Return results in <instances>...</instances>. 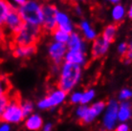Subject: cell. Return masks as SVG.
<instances>
[{
	"instance_id": "1",
	"label": "cell",
	"mask_w": 132,
	"mask_h": 131,
	"mask_svg": "<svg viewBox=\"0 0 132 131\" xmlns=\"http://www.w3.org/2000/svg\"><path fill=\"white\" fill-rule=\"evenodd\" d=\"M80 78H81V66L65 61L60 68L57 87L68 93L78 85Z\"/></svg>"
},
{
	"instance_id": "2",
	"label": "cell",
	"mask_w": 132,
	"mask_h": 131,
	"mask_svg": "<svg viewBox=\"0 0 132 131\" xmlns=\"http://www.w3.org/2000/svg\"><path fill=\"white\" fill-rule=\"evenodd\" d=\"M43 30L40 26L24 22L22 27L13 35V47L15 46L36 45L38 42Z\"/></svg>"
},
{
	"instance_id": "3",
	"label": "cell",
	"mask_w": 132,
	"mask_h": 131,
	"mask_svg": "<svg viewBox=\"0 0 132 131\" xmlns=\"http://www.w3.org/2000/svg\"><path fill=\"white\" fill-rule=\"evenodd\" d=\"M20 17L24 22L33 24L36 26H41L43 19L42 6L35 0L26 1L18 9Z\"/></svg>"
},
{
	"instance_id": "4",
	"label": "cell",
	"mask_w": 132,
	"mask_h": 131,
	"mask_svg": "<svg viewBox=\"0 0 132 131\" xmlns=\"http://www.w3.org/2000/svg\"><path fill=\"white\" fill-rule=\"evenodd\" d=\"M24 118L21 108V100L18 94L15 93L14 95H11L10 101L0 117V121L8 124H18L23 121Z\"/></svg>"
},
{
	"instance_id": "5",
	"label": "cell",
	"mask_w": 132,
	"mask_h": 131,
	"mask_svg": "<svg viewBox=\"0 0 132 131\" xmlns=\"http://www.w3.org/2000/svg\"><path fill=\"white\" fill-rule=\"evenodd\" d=\"M118 102L112 99L106 103L104 109V115L102 119V126L105 131H113L116 127L117 120H118Z\"/></svg>"
},
{
	"instance_id": "6",
	"label": "cell",
	"mask_w": 132,
	"mask_h": 131,
	"mask_svg": "<svg viewBox=\"0 0 132 131\" xmlns=\"http://www.w3.org/2000/svg\"><path fill=\"white\" fill-rule=\"evenodd\" d=\"M66 96H67V93L60 88L52 90L45 98H43L37 102V107L42 110L54 108L57 105L61 104L65 101Z\"/></svg>"
},
{
	"instance_id": "7",
	"label": "cell",
	"mask_w": 132,
	"mask_h": 131,
	"mask_svg": "<svg viewBox=\"0 0 132 131\" xmlns=\"http://www.w3.org/2000/svg\"><path fill=\"white\" fill-rule=\"evenodd\" d=\"M57 9L54 5H43L42 6V13L43 19L41 28L43 32H48V33H53L54 31L57 28L56 24V13H57Z\"/></svg>"
},
{
	"instance_id": "8",
	"label": "cell",
	"mask_w": 132,
	"mask_h": 131,
	"mask_svg": "<svg viewBox=\"0 0 132 131\" xmlns=\"http://www.w3.org/2000/svg\"><path fill=\"white\" fill-rule=\"evenodd\" d=\"M67 50L68 48H67L66 43L57 42V41L51 43L49 45V49H48L50 59L53 60L55 64L60 65L65 56Z\"/></svg>"
},
{
	"instance_id": "9",
	"label": "cell",
	"mask_w": 132,
	"mask_h": 131,
	"mask_svg": "<svg viewBox=\"0 0 132 131\" xmlns=\"http://www.w3.org/2000/svg\"><path fill=\"white\" fill-rule=\"evenodd\" d=\"M106 107V102L100 101V102H94L90 107H88L87 113L85 117L81 120V122L83 125H88L91 124L96 118H98L102 112H104V109Z\"/></svg>"
},
{
	"instance_id": "10",
	"label": "cell",
	"mask_w": 132,
	"mask_h": 131,
	"mask_svg": "<svg viewBox=\"0 0 132 131\" xmlns=\"http://www.w3.org/2000/svg\"><path fill=\"white\" fill-rule=\"evenodd\" d=\"M11 83L3 77H0V117L6 108L11 98Z\"/></svg>"
},
{
	"instance_id": "11",
	"label": "cell",
	"mask_w": 132,
	"mask_h": 131,
	"mask_svg": "<svg viewBox=\"0 0 132 131\" xmlns=\"http://www.w3.org/2000/svg\"><path fill=\"white\" fill-rule=\"evenodd\" d=\"M109 45H110V43L108 41H106L102 36L96 37L94 39L92 45V51H91L92 59H98L102 58L108 51Z\"/></svg>"
},
{
	"instance_id": "12",
	"label": "cell",
	"mask_w": 132,
	"mask_h": 131,
	"mask_svg": "<svg viewBox=\"0 0 132 131\" xmlns=\"http://www.w3.org/2000/svg\"><path fill=\"white\" fill-rule=\"evenodd\" d=\"M24 21L22 20L21 17H20L19 13H18V10H16L14 7H13V9L11 10L10 13L8 14L6 19V26L9 28V29L12 31V33L15 34L18 31V30L22 27Z\"/></svg>"
},
{
	"instance_id": "13",
	"label": "cell",
	"mask_w": 132,
	"mask_h": 131,
	"mask_svg": "<svg viewBox=\"0 0 132 131\" xmlns=\"http://www.w3.org/2000/svg\"><path fill=\"white\" fill-rule=\"evenodd\" d=\"M64 59L67 62L75 63L79 66L85 65L86 56L85 52L79 51V50H67Z\"/></svg>"
},
{
	"instance_id": "14",
	"label": "cell",
	"mask_w": 132,
	"mask_h": 131,
	"mask_svg": "<svg viewBox=\"0 0 132 131\" xmlns=\"http://www.w3.org/2000/svg\"><path fill=\"white\" fill-rule=\"evenodd\" d=\"M132 117V103L128 101L122 102L118 108V120L121 122L129 121Z\"/></svg>"
},
{
	"instance_id": "15",
	"label": "cell",
	"mask_w": 132,
	"mask_h": 131,
	"mask_svg": "<svg viewBox=\"0 0 132 131\" xmlns=\"http://www.w3.org/2000/svg\"><path fill=\"white\" fill-rule=\"evenodd\" d=\"M25 126L30 131H37L43 126V119L38 114H31L25 121Z\"/></svg>"
},
{
	"instance_id": "16",
	"label": "cell",
	"mask_w": 132,
	"mask_h": 131,
	"mask_svg": "<svg viewBox=\"0 0 132 131\" xmlns=\"http://www.w3.org/2000/svg\"><path fill=\"white\" fill-rule=\"evenodd\" d=\"M36 52V45H27V46H15L13 47V54L15 58L19 59H26L35 55Z\"/></svg>"
},
{
	"instance_id": "17",
	"label": "cell",
	"mask_w": 132,
	"mask_h": 131,
	"mask_svg": "<svg viewBox=\"0 0 132 131\" xmlns=\"http://www.w3.org/2000/svg\"><path fill=\"white\" fill-rule=\"evenodd\" d=\"M68 50H79L85 52V44L83 42L82 38L77 33H71L69 36V39L66 43Z\"/></svg>"
},
{
	"instance_id": "18",
	"label": "cell",
	"mask_w": 132,
	"mask_h": 131,
	"mask_svg": "<svg viewBox=\"0 0 132 131\" xmlns=\"http://www.w3.org/2000/svg\"><path fill=\"white\" fill-rule=\"evenodd\" d=\"M13 5L7 0H0V27L5 25L7 17L13 9Z\"/></svg>"
},
{
	"instance_id": "19",
	"label": "cell",
	"mask_w": 132,
	"mask_h": 131,
	"mask_svg": "<svg viewBox=\"0 0 132 131\" xmlns=\"http://www.w3.org/2000/svg\"><path fill=\"white\" fill-rule=\"evenodd\" d=\"M117 25L116 24H111L108 25L107 27H105V29L103 30V33H102V37L108 41L109 43L113 42L115 40L116 36V32H117Z\"/></svg>"
},
{
	"instance_id": "20",
	"label": "cell",
	"mask_w": 132,
	"mask_h": 131,
	"mask_svg": "<svg viewBox=\"0 0 132 131\" xmlns=\"http://www.w3.org/2000/svg\"><path fill=\"white\" fill-rule=\"evenodd\" d=\"M80 29L82 30L84 37L88 40H94L97 37L96 32L90 27L89 23L87 21H82L80 23Z\"/></svg>"
},
{
	"instance_id": "21",
	"label": "cell",
	"mask_w": 132,
	"mask_h": 131,
	"mask_svg": "<svg viewBox=\"0 0 132 131\" xmlns=\"http://www.w3.org/2000/svg\"><path fill=\"white\" fill-rule=\"evenodd\" d=\"M52 34H53L55 41L61 42V43H67L70 36V34H68L67 32L63 31V30L60 29V28H56Z\"/></svg>"
},
{
	"instance_id": "22",
	"label": "cell",
	"mask_w": 132,
	"mask_h": 131,
	"mask_svg": "<svg viewBox=\"0 0 132 131\" xmlns=\"http://www.w3.org/2000/svg\"><path fill=\"white\" fill-rule=\"evenodd\" d=\"M125 8L120 5V4H116V6L114 7V9L112 11V17L115 22H120L122 21V19L125 17Z\"/></svg>"
},
{
	"instance_id": "23",
	"label": "cell",
	"mask_w": 132,
	"mask_h": 131,
	"mask_svg": "<svg viewBox=\"0 0 132 131\" xmlns=\"http://www.w3.org/2000/svg\"><path fill=\"white\" fill-rule=\"evenodd\" d=\"M96 96V92L94 89H88L87 91H85L84 93H82L81 96V101H80V104H88L92 102L94 98Z\"/></svg>"
},
{
	"instance_id": "24",
	"label": "cell",
	"mask_w": 132,
	"mask_h": 131,
	"mask_svg": "<svg viewBox=\"0 0 132 131\" xmlns=\"http://www.w3.org/2000/svg\"><path fill=\"white\" fill-rule=\"evenodd\" d=\"M21 108H22V112H23L24 117H28L34 111L33 102H31V101L25 100L23 102H21Z\"/></svg>"
},
{
	"instance_id": "25",
	"label": "cell",
	"mask_w": 132,
	"mask_h": 131,
	"mask_svg": "<svg viewBox=\"0 0 132 131\" xmlns=\"http://www.w3.org/2000/svg\"><path fill=\"white\" fill-rule=\"evenodd\" d=\"M118 99L121 102L129 101L130 99H132V90L130 88H122L118 95Z\"/></svg>"
},
{
	"instance_id": "26",
	"label": "cell",
	"mask_w": 132,
	"mask_h": 131,
	"mask_svg": "<svg viewBox=\"0 0 132 131\" xmlns=\"http://www.w3.org/2000/svg\"><path fill=\"white\" fill-rule=\"evenodd\" d=\"M56 24H57V27H62L67 25V24H70V20L67 17V14L57 12V13H56Z\"/></svg>"
},
{
	"instance_id": "27",
	"label": "cell",
	"mask_w": 132,
	"mask_h": 131,
	"mask_svg": "<svg viewBox=\"0 0 132 131\" xmlns=\"http://www.w3.org/2000/svg\"><path fill=\"white\" fill-rule=\"evenodd\" d=\"M87 110H88V106H87V105L86 104H80L76 110L77 117L81 121V120L85 117L86 113H87Z\"/></svg>"
},
{
	"instance_id": "28",
	"label": "cell",
	"mask_w": 132,
	"mask_h": 131,
	"mask_svg": "<svg viewBox=\"0 0 132 131\" xmlns=\"http://www.w3.org/2000/svg\"><path fill=\"white\" fill-rule=\"evenodd\" d=\"M122 58H123V62L126 63V64H129V63L132 62V39L128 43L127 52L125 55V56H122Z\"/></svg>"
},
{
	"instance_id": "29",
	"label": "cell",
	"mask_w": 132,
	"mask_h": 131,
	"mask_svg": "<svg viewBox=\"0 0 132 131\" xmlns=\"http://www.w3.org/2000/svg\"><path fill=\"white\" fill-rule=\"evenodd\" d=\"M81 96H82L81 92H74L71 95V97H70V102L73 103V104H79V103H80Z\"/></svg>"
},
{
	"instance_id": "30",
	"label": "cell",
	"mask_w": 132,
	"mask_h": 131,
	"mask_svg": "<svg viewBox=\"0 0 132 131\" xmlns=\"http://www.w3.org/2000/svg\"><path fill=\"white\" fill-rule=\"evenodd\" d=\"M127 49H128V44L126 42H122V43H121L119 45V47H118V52H119V54L121 56H125V55H126V52H127Z\"/></svg>"
},
{
	"instance_id": "31",
	"label": "cell",
	"mask_w": 132,
	"mask_h": 131,
	"mask_svg": "<svg viewBox=\"0 0 132 131\" xmlns=\"http://www.w3.org/2000/svg\"><path fill=\"white\" fill-rule=\"evenodd\" d=\"M114 131H130V126L126 122H121L115 127Z\"/></svg>"
},
{
	"instance_id": "32",
	"label": "cell",
	"mask_w": 132,
	"mask_h": 131,
	"mask_svg": "<svg viewBox=\"0 0 132 131\" xmlns=\"http://www.w3.org/2000/svg\"><path fill=\"white\" fill-rule=\"evenodd\" d=\"M11 130V126L8 122H5L0 125V131H10Z\"/></svg>"
},
{
	"instance_id": "33",
	"label": "cell",
	"mask_w": 132,
	"mask_h": 131,
	"mask_svg": "<svg viewBox=\"0 0 132 131\" xmlns=\"http://www.w3.org/2000/svg\"><path fill=\"white\" fill-rule=\"evenodd\" d=\"M41 129H42V131H52V129H53V125H52L51 122H47L45 125H43Z\"/></svg>"
},
{
	"instance_id": "34",
	"label": "cell",
	"mask_w": 132,
	"mask_h": 131,
	"mask_svg": "<svg viewBox=\"0 0 132 131\" xmlns=\"http://www.w3.org/2000/svg\"><path fill=\"white\" fill-rule=\"evenodd\" d=\"M13 1H14L15 3L18 4V5H20V6H21V5H23V4L26 2L27 0H13Z\"/></svg>"
},
{
	"instance_id": "35",
	"label": "cell",
	"mask_w": 132,
	"mask_h": 131,
	"mask_svg": "<svg viewBox=\"0 0 132 131\" xmlns=\"http://www.w3.org/2000/svg\"><path fill=\"white\" fill-rule=\"evenodd\" d=\"M128 17H130V18H132V4H131V6H130V9H129V11H128Z\"/></svg>"
},
{
	"instance_id": "36",
	"label": "cell",
	"mask_w": 132,
	"mask_h": 131,
	"mask_svg": "<svg viewBox=\"0 0 132 131\" xmlns=\"http://www.w3.org/2000/svg\"><path fill=\"white\" fill-rule=\"evenodd\" d=\"M76 12L78 13H79V14H81V10H80V8H79V6L76 7Z\"/></svg>"
},
{
	"instance_id": "37",
	"label": "cell",
	"mask_w": 132,
	"mask_h": 131,
	"mask_svg": "<svg viewBox=\"0 0 132 131\" xmlns=\"http://www.w3.org/2000/svg\"><path fill=\"white\" fill-rule=\"evenodd\" d=\"M110 2L113 4H118L120 2V0H110Z\"/></svg>"
},
{
	"instance_id": "38",
	"label": "cell",
	"mask_w": 132,
	"mask_h": 131,
	"mask_svg": "<svg viewBox=\"0 0 132 131\" xmlns=\"http://www.w3.org/2000/svg\"><path fill=\"white\" fill-rule=\"evenodd\" d=\"M3 37V31H2V29H1V27H0V39Z\"/></svg>"
},
{
	"instance_id": "39",
	"label": "cell",
	"mask_w": 132,
	"mask_h": 131,
	"mask_svg": "<svg viewBox=\"0 0 132 131\" xmlns=\"http://www.w3.org/2000/svg\"><path fill=\"white\" fill-rule=\"evenodd\" d=\"M63 1H67V0H63Z\"/></svg>"
}]
</instances>
